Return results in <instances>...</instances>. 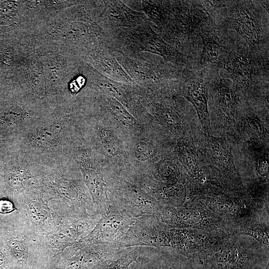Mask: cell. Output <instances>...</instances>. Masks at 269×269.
Returning <instances> with one entry per match:
<instances>
[{
	"label": "cell",
	"mask_w": 269,
	"mask_h": 269,
	"mask_svg": "<svg viewBox=\"0 0 269 269\" xmlns=\"http://www.w3.org/2000/svg\"><path fill=\"white\" fill-rule=\"evenodd\" d=\"M0 238L18 269H49L45 236L33 228L19 209L0 216Z\"/></svg>",
	"instance_id": "6da1fadb"
},
{
	"label": "cell",
	"mask_w": 269,
	"mask_h": 269,
	"mask_svg": "<svg viewBox=\"0 0 269 269\" xmlns=\"http://www.w3.org/2000/svg\"><path fill=\"white\" fill-rule=\"evenodd\" d=\"M42 99L12 81L0 85V139L16 140L47 112Z\"/></svg>",
	"instance_id": "7a4b0ae2"
},
{
	"label": "cell",
	"mask_w": 269,
	"mask_h": 269,
	"mask_svg": "<svg viewBox=\"0 0 269 269\" xmlns=\"http://www.w3.org/2000/svg\"><path fill=\"white\" fill-rule=\"evenodd\" d=\"M269 246L246 235L230 234L219 238L197 261L202 269H265Z\"/></svg>",
	"instance_id": "3957f363"
},
{
	"label": "cell",
	"mask_w": 269,
	"mask_h": 269,
	"mask_svg": "<svg viewBox=\"0 0 269 269\" xmlns=\"http://www.w3.org/2000/svg\"><path fill=\"white\" fill-rule=\"evenodd\" d=\"M103 43L114 52L138 61H145L140 54L146 51L161 56L166 62L181 68L186 62L185 56L175 46L165 41L153 30L147 20L134 27L104 31Z\"/></svg>",
	"instance_id": "277c9868"
},
{
	"label": "cell",
	"mask_w": 269,
	"mask_h": 269,
	"mask_svg": "<svg viewBox=\"0 0 269 269\" xmlns=\"http://www.w3.org/2000/svg\"><path fill=\"white\" fill-rule=\"evenodd\" d=\"M193 198L221 218L230 234L238 235L254 223H269V199L253 197L245 187L217 195Z\"/></svg>",
	"instance_id": "5b68a950"
},
{
	"label": "cell",
	"mask_w": 269,
	"mask_h": 269,
	"mask_svg": "<svg viewBox=\"0 0 269 269\" xmlns=\"http://www.w3.org/2000/svg\"><path fill=\"white\" fill-rule=\"evenodd\" d=\"M34 184L76 211L96 213L82 175L66 163L40 166Z\"/></svg>",
	"instance_id": "8992f818"
},
{
	"label": "cell",
	"mask_w": 269,
	"mask_h": 269,
	"mask_svg": "<svg viewBox=\"0 0 269 269\" xmlns=\"http://www.w3.org/2000/svg\"><path fill=\"white\" fill-rule=\"evenodd\" d=\"M16 207L33 228L44 235L55 231L63 217L74 210L34 184L19 196Z\"/></svg>",
	"instance_id": "52a82bcc"
},
{
	"label": "cell",
	"mask_w": 269,
	"mask_h": 269,
	"mask_svg": "<svg viewBox=\"0 0 269 269\" xmlns=\"http://www.w3.org/2000/svg\"><path fill=\"white\" fill-rule=\"evenodd\" d=\"M192 139L203 160L221 174L232 190L244 188L235 165L233 143L228 137L204 133L200 129L194 134Z\"/></svg>",
	"instance_id": "ba28073f"
},
{
	"label": "cell",
	"mask_w": 269,
	"mask_h": 269,
	"mask_svg": "<svg viewBox=\"0 0 269 269\" xmlns=\"http://www.w3.org/2000/svg\"><path fill=\"white\" fill-rule=\"evenodd\" d=\"M156 216L171 228L201 230L222 236L230 234L222 219L193 197H188L181 206L162 207Z\"/></svg>",
	"instance_id": "9c48e42d"
},
{
	"label": "cell",
	"mask_w": 269,
	"mask_h": 269,
	"mask_svg": "<svg viewBox=\"0 0 269 269\" xmlns=\"http://www.w3.org/2000/svg\"><path fill=\"white\" fill-rule=\"evenodd\" d=\"M209 95L212 100V107L209 111L211 133L231 140L234 135L236 115L240 102L236 88L227 80L218 78L211 88L209 87Z\"/></svg>",
	"instance_id": "30bf717a"
},
{
	"label": "cell",
	"mask_w": 269,
	"mask_h": 269,
	"mask_svg": "<svg viewBox=\"0 0 269 269\" xmlns=\"http://www.w3.org/2000/svg\"><path fill=\"white\" fill-rule=\"evenodd\" d=\"M110 204L124 210L134 219L144 215L156 216L162 206L139 186L125 180L108 177Z\"/></svg>",
	"instance_id": "8fae6325"
},
{
	"label": "cell",
	"mask_w": 269,
	"mask_h": 269,
	"mask_svg": "<svg viewBox=\"0 0 269 269\" xmlns=\"http://www.w3.org/2000/svg\"><path fill=\"white\" fill-rule=\"evenodd\" d=\"M127 248L115 244L86 246L73 252L64 250L51 260L49 269H102L119 258Z\"/></svg>",
	"instance_id": "7c38bea8"
},
{
	"label": "cell",
	"mask_w": 269,
	"mask_h": 269,
	"mask_svg": "<svg viewBox=\"0 0 269 269\" xmlns=\"http://www.w3.org/2000/svg\"><path fill=\"white\" fill-rule=\"evenodd\" d=\"M123 68L137 85L153 91H167L175 86L180 77L175 66L165 63L152 64L149 61H138L121 54L116 56Z\"/></svg>",
	"instance_id": "4fadbf2b"
},
{
	"label": "cell",
	"mask_w": 269,
	"mask_h": 269,
	"mask_svg": "<svg viewBox=\"0 0 269 269\" xmlns=\"http://www.w3.org/2000/svg\"><path fill=\"white\" fill-rule=\"evenodd\" d=\"M100 217L96 213L76 211L64 216L55 231L44 235L50 264L54 257L89 233Z\"/></svg>",
	"instance_id": "5bb4252c"
},
{
	"label": "cell",
	"mask_w": 269,
	"mask_h": 269,
	"mask_svg": "<svg viewBox=\"0 0 269 269\" xmlns=\"http://www.w3.org/2000/svg\"><path fill=\"white\" fill-rule=\"evenodd\" d=\"M171 228L154 215H144L135 219L115 244L122 248L170 247Z\"/></svg>",
	"instance_id": "9a60e30c"
},
{
	"label": "cell",
	"mask_w": 269,
	"mask_h": 269,
	"mask_svg": "<svg viewBox=\"0 0 269 269\" xmlns=\"http://www.w3.org/2000/svg\"><path fill=\"white\" fill-rule=\"evenodd\" d=\"M134 220L124 210L110 204L90 232L66 249L73 252L88 245L114 243Z\"/></svg>",
	"instance_id": "2e32d148"
},
{
	"label": "cell",
	"mask_w": 269,
	"mask_h": 269,
	"mask_svg": "<svg viewBox=\"0 0 269 269\" xmlns=\"http://www.w3.org/2000/svg\"><path fill=\"white\" fill-rule=\"evenodd\" d=\"M167 91H159L147 95L148 106L160 123L174 134L181 137H191L201 129L197 120L185 119L175 101L167 96Z\"/></svg>",
	"instance_id": "e0dca14e"
},
{
	"label": "cell",
	"mask_w": 269,
	"mask_h": 269,
	"mask_svg": "<svg viewBox=\"0 0 269 269\" xmlns=\"http://www.w3.org/2000/svg\"><path fill=\"white\" fill-rule=\"evenodd\" d=\"M114 52L105 43L100 42L84 49L80 58L109 79L130 85L136 84L119 64Z\"/></svg>",
	"instance_id": "ac0fdd59"
},
{
	"label": "cell",
	"mask_w": 269,
	"mask_h": 269,
	"mask_svg": "<svg viewBox=\"0 0 269 269\" xmlns=\"http://www.w3.org/2000/svg\"><path fill=\"white\" fill-rule=\"evenodd\" d=\"M223 236L201 230L171 228L170 246L182 255L197 261L202 253Z\"/></svg>",
	"instance_id": "d6986e66"
},
{
	"label": "cell",
	"mask_w": 269,
	"mask_h": 269,
	"mask_svg": "<svg viewBox=\"0 0 269 269\" xmlns=\"http://www.w3.org/2000/svg\"><path fill=\"white\" fill-rule=\"evenodd\" d=\"M233 144L259 142L269 144V118L260 116L250 108L237 109Z\"/></svg>",
	"instance_id": "ffe728a7"
},
{
	"label": "cell",
	"mask_w": 269,
	"mask_h": 269,
	"mask_svg": "<svg viewBox=\"0 0 269 269\" xmlns=\"http://www.w3.org/2000/svg\"><path fill=\"white\" fill-rule=\"evenodd\" d=\"M104 7L97 22L104 30L138 26L148 19L143 13L135 11L118 0H103Z\"/></svg>",
	"instance_id": "44dd1931"
},
{
	"label": "cell",
	"mask_w": 269,
	"mask_h": 269,
	"mask_svg": "<svg viewBox=\"0 0 269 269\" xmlns=\"http://www.w3.org/2000/svg\"><path fill=\"white\" fill-rule=\"evenodd\" d=\"M137 260L143 269H202L196 260L170 247H146Z\"/></svg>",
	"instance_id": "7402d4cb"
},
{
	"label": "cell",
	"mask_w": 269,
	"mask_h": 269,
	"mask_svg": "<svg viewBox=\"0 0 269 269\" xmlns=\"http://www.w3.org/2000/svg\"><path fill=\"white\" fill-rule=\"evenodd\" d=\"M209 87L208 82L202 78L185 80L176 87L179 94L193 106L202 131L207 133L211 131L208 108Z\"/></svg>",
	"instance_id": "603a6c76"
},
{
	"label": "cell",
	"mask_w": 269,
	"mask_h": 269,
	"mask_svg": "<svg viewBox=\"0 0 269 269\" xmlns=\"http://www.w3.org/2000/svg\"><path fill=\"white\" fill-rule=\"evenodd\" d=\"M243 2L234 8L230 18L231 26L255 51L260 42L261 25L253 8Z\"/></svg>",
	"instance_id": "cb8c5ba5"
},
{
	"label": "cell",
	"mask_w": 269,
	"mask_h": 269,
	"mask_svg": "<svg viewBox=\"0 0 269 269\" xmlns=\"http://www.w3.org/2000/svg\"><path fill=\"white\" fill-rule=\"evenodd\" d=\"M17 40L8 38L0 40V75L13 81L18 69L20 47Z\"/></svg>",
	"instance_id": "d4e9b609"
},
{
	"label": "cell",
	"mask_w": 269,
	"mask_h": 269,
	"mask_svg": "<svg viewBox=\"0 0 269 269\" xmlns=\"http://www.w3.org/2000/svg\"><path fill=\"white\" fill-rule=\"evenodd\" d=\"M141 10L147 19L155 24V28L160 33L165 28L169 17L170 1L140 0Z\"/></svg>",
	"instance_id": "484cf974"
},
{
	"label": "cell",
	"mask_w": 269,
	"mask_h": 269,
	"mask_svg": "<svg viewBox=\"0 0 269 269\" xmlns=\"http://www.w3.org/2000/svg\"><path fill=\"white\" fill-rule=\"evenodd\" d=\"M176 151L185 174L189 172L202 160L194 143L192 136L179 137Z\"/></svg>",
	"instance_id": "4316f807"
},
{
	"label": "cell",
	"mask_w": 269,
	"mask_h": 269,
	"mask_svg": "<svg viewBox=\"0 0 269 269\" xmlns=\"http://www.w3.org/2000/svg\"><path fill=\"white\" fill-rule=\"evenodd\" d=\"M101 105L123 124L128 126L135 124V120L126 107L116 99L106 95L99 99Z\"/></svg>",
	"instance_id": "83f0119b"
},
{
	"label": "cell",
	"mask_w": 269,
	"mask_h": 269,
	"mask_svg": "<svg viewBox=\"0 0 269 269\" xmlns=\"http://www.w3.org/2000/svg\"><path fill=\"white\" fill-rule=\"evenodd\" d=\"M231 64V71L239 83L247 85L252 73V64L248 56L242 52H237Z\"/></svg>",
	"instance_id": "f1b7e54d"
},
{
	"label": "cell",
	"mask_w": 269,
	"mask_h": 269,
	"mask_svg": "<svg viewBox=\"0 0 269 269\" xmlns=\"http://www.w3.org/2000/svg\"><path fill=\"white\" fill-rule=\"evenodd\" d=\"M203 47L201 60L203 63H216L218 60L220 51L219 38L214 34L209 33L202 36Z\"/></svg>",
	"instance_id": "f546056e"
},
{
	"label": "cell",
	"mask_w": 269,
	"mask_h": 269,
	"mask_svg": "<svg viewBox=\"0 0 269 269\" xmlns=\"http://www.w3.org/2000/svg\"><path fill=\"white\" fill-rule=\"evenodd\" d=\"M146 247L128 248L119 258L112 261L102 269H127L142 254Z\"/></svg>",
	"instance_id": "4dcf8cb0"
},
{
	"label": "cell",
	"mask_w": 269,
	"mask_h": 269,
	"mask_svg": "<svg viewBox=\"0 0 269 269\" xmlns=\"http://www.w3.org/2000/svg\"><path fill=\"white\" fill-rule=\"evenodd\" d=\"M269 223H254L242 229L238 235L249 236L269 246Z\"/></svg>",
	"instance_id": "1f68e13d"
},
{
	"label": "cell",
	"mask_w": 269,
	"mask_h": 269,
	"mask_svg": "<svg viewBox=\"0 0 269 269\" xmlns=\"http://www.w3.org/2000/svg\"><path fill=\"white\" fill-rule=\"evenodd\" d=\"M101 137L103 145L109 154L116 156L121 153V148L118 139L110 132L102 130Z\"/></svg>",
	"instance_id": "d6a6232c"
},
{
	"label": "cell",
	"mask_w": 269,
	"mask_h": 269,
	"mask_svg": "<svg viewBox=\"0 0 269 269\" xmlns=\"http://www.w3.org/2000/svg\"><path fill=\"white\" fill-rule=\"evenodd\" d=\"M0 269H18L0 238Z\"/></svg>",
	"instance_id": "836d02e7"
},
{
	"label": "cell",
	"mask_w": 269,
	"mask_h": 269,
	"mask_svg": "<svg viewBox=\"0 0 269 269\" xmlns=\"http://www.w3.org/2000/svg\"><path fill=\"white\" fill-rule=\"evenodd\" d=\"M153 153V149L150 144L140 142L135 148V155L137 159L140 161H146L149 159Z\"/></svg>",
	"instance_id": "e575fe53"
},
{
	"label": "cell",
	"mask_w": 269,
	"mask_h": 269,
	"mask_svg": "<svg viewBox=\"0 0 269 269\" xmlns=\"http://www.w3.org/2000/svg\"><path fill=\"white\" fill-rule=\"evenodd\" d=\"M15 204L5 197H0V215H7L18 210Z\"/></svg>",
	"instance_id": "d590c367"
},
{
	"label": "cell",
	"mask_w": 269,
	"mask_h": 269,
	"mask_svg": "<svg viewBox=\"0 0 269 269\" xmlns=\"http://www.w3.org/2000/svg\"><path fill=\"white\" fill-rule=\"evenodd\" d=\"M14 143L15 140L12 139H0V166L5 155Z\"/></svg>",
	"instance_id": "8d00e7d4"
},
{
	"label": "cell",
	"mask_w": 269,
	"mask_h": 269,
	"mask_svg": "<svg viewBox=\"0 0 269 269\" xmlns=\"http://www.w3.org/2000/svg\"><path fill=\"white\" fill-rule=\"evenodd\" d=\"M9 26L10 25L5 26L0 25V40L8 38H12V30L9 28Z\"/></svg>",
	"instance_id": "74e56055"
},
{
	"label": "cell",
	"mask_w": 269,
	"mask_h": 269,
	"mask_svg": "<svg viewBox=\"0 0 269 269\" xmlns=\"http://www.w3.org/2000/svg\"><path fill=\"white\" fill-rule=\"evenodd\" d=\"M127 269H143L137 259L133 262Z\"/></svg>",
	"instance_id": "f35d334b"
},
{
	"label": "cell",
	"mask_w": 269,
	"mask_h": 269,
	"mask_svg": "<svg viewBox=\"0 0 269 269\" xmlns=\"http://www.w3.org/2000/svg\"><path fill=\"white\" fill-rule=\"evenodd\" d=\"M265 269H269V266H268Z\"/></svg>",
	"instance_id": "ab89813d"
}]
</instances>
